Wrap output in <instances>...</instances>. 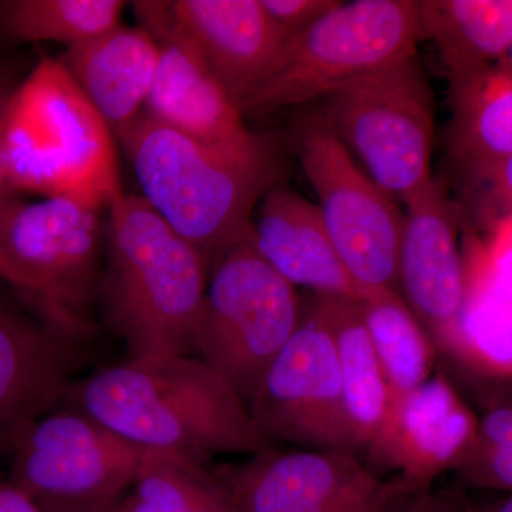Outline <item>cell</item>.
Here are the masks:
<instances>
[{
  "label": "cell",
  "mask_w": 512,
  "mask_h": 512,
  "mask_svg": "<svg viewBox=\"0 0 512 512\" xmlns=\"http://www.w3.org/2000/svg\"><path fill=\"white\" fill-rule=\"evenodd\" d=\"M79 360V346L0 299V457L60 403Z\"/></svg>",
  "instance_id": "cell-16"
},
{
  "label": "cell",
  "mask_w": 512,
  "mask_h": 512,
  "mask_svg": "<svg viewBox=\"0 0 512 512\" xmlns=\"http://www.w3.org/2000/svg\"><path fill=\"white\" fill-rule=\"evenodd\" d=\"M211 471L241 512H409L420 494L345 451L271 447Z\"/></svg>",
  "instance_id": "cell-11"
},
{
  "label": "cell",
  "mask_w": 512,
  "mask_h": 512,
  "mask_svg": "<svg viewBox=\"0 0 512 512\" xmlns=\"http://www.w3.org/2000/svg\"><path fill=\"white\" fill-rule=\"evenodd\" d=\"M495 64H501V66H507L512 67V46L510 47V50H508L507 53L503 57H501L500 60H498Z\"/></svg>",
  "instance_id": "cell-36"
},
{
  "label": "cell",
  "mask_w": 512,
  "mask_h": 512,
  "mask_svg": "<svg viewBox=\"0 0 512 512\" xmlns=\"http://www.w3.org/2000/svg\"><path fill=\"white\" fill-rule=\"evenodd\" d=\"M338 0H261L268 18L291 40L338 6Z\"/></svg>",
  "instance_id": "cell-29"
},
{
  "label": "cell",
  "mask_w": 512,
  "mask_h": 512,
  "mask_svg": "<svg viewBox=\"0 0 512 512\" xmlns=\"http://www.w3.org/2000/svg\"><path fill=\"white\" fill-rule=\"evenodd\" d=\"M420 37L429 39L448 83L493 66L512 46V0H424Z\"/></svg>",
  "instance_id": "cell-21"
},
{
  "label": "cell",
  "mask_w": 512,
  "mask_h": 512,
  "mask_svg": "<svg viewBox=\"0 0 512 512\" xmlns=\"http://www.w3.org/2000/svg\"><path fill=\"white\" fill-rule=\"evenodd\" d=\"M124 5L121 0H0V37L70 49L120 25Z\"/></svg>",
  "instance_id": "cell-25"
},
{
  "label": "cell",
  "mask_w": 512,
  "mask_h": 512,
  "mask_svg": "<svg viewBox=\"0 0 512 512\" xmlns=\"http://www.w3.org/2000/svg\"><path fill=\"white\" fill-rule=\"evenodd\" d=\"M406 207L399 286L437 352L447 353L467 299L466 264L458 247L456 210L436 178Z\"/></svg>",
  "instance_id": "cell-15"
},
{
  "label": "cell",
  "mask_w": 512,
  "mask_h": 512,
  "mask_svg": "<svg viewBox=\"0 0 512 512\" xmlns=\"http://www.w3.org/2000/svg\"><path fill=\"white\" fill-rule=\"evenodd\" d=\"M143 448L69 406L30 424L10 453V476L42 512H90L123 500Z\"/></svg>",
  "instance_id": "cell-9"
},
{
  "label": "cell",
  "mask_w": 512,
  "mask_h": 512,
  "mask_svg": "<svg viewBox=\"0 0 512 512\" xmlns=\"http://www.w3.org/2000/svg\"><path fill=\"white\" fill-rule=\"evenodd\" d=\"M478 416L446 376H431L390 400L362 460L373 473L399 477L417 493L456 471L473 447Z\"/></svg>",
  "instance_id": "cell-14"
},
{
  "label": "cell",
  "mask_w": 512,
  "mask_h": 512,
  "mask_svg": "<svg viewBox=\"0 0 512 512\" xmlns=\"http://www.w3.org/2000/svg\"><path fill=\"white\" fill-rule=\"evenodd\" d=\"M302 312L295 286L262 258L252 237L244 239L211 265L195 356L217 370L249 409Z\"/></svg>",
  "instance_id": "cell-7"
},
{
  "label": "cell",
  "mask_w": 512,
  "mask_h": 512,
  "mask_svg": "<svg viewBox=\"0 0 512 512\" xmlns=\"http://www.w3.org/2000/svg\"><path fill=\"white\" fill-rule=\"evenodd\" d=\"M466 275L468 281L512 301V224L501 229L500 238L491 249L478 254L470 268L466 266Z\"/></svg>",
  "instance_id": "cell-28"
},
{
  "label": "cell",
  "mask_w": 512,
  "mask_h": 512,
  "mask_svg": "<svg viewBox=\"0 0 512 512\" xmlns=\"http://www.w3.org/2000/svg\"><path fill=\"white\" fill-rule=\"evenodd\" d=\"M409 512H480L467 495L456 488L427 490L417 495Z\"/></svg>",
  "instance_id": "cell-32"
},
{
  "label": "cell",
  "mask_w": 512,
  "mask_h": 512,
  "mask_svg": "<svg viewBox=\"0 0 512 512\" xmlns=\"http://www.w3.org/2000/svg\"><path fill=\"white\" fill-rule=\"evenodd\" d=\"M328 128L366 174L404 204L433 181L434 96L416 55L319 103Z\"/></svg>",
  "instance_id": "cell-8"
},
{
  "label": "cell",
  "mask_w": 512,
  "mask_h": 512,
  "mask_svg": "<svg viewBox=\"0 0 512 512\" xmlns=\"http://www.w3.org/2000/svg\"><path fill=\"white\" fill-rule=\"evenodd\" d=\"M59 404L143 450L202 464L218 454L271 448L231 384L197 356L130 359L74 380Z\"/></svg>",
  "instance_id": "cell-2"
},
{
  "label": "cell",
  "mask_w": 512,
  "mask_h": 512,
  "mask_svg": "<svg viewBox=\"0 0 512 512\" xmlns=\"http://www.w3.org/2000/svg\"><path fill=\"white\" fill-rule=\"evenodd\" d=\"M471 175L488 188L491 197L503 205L508 211V217H512V156L487 164Z\"/></svg>",
  "instance_id": "cell-31"
},
{
  "label": "cell",
  "mask_w": 512,
  "mask_h": 512,
  "mask_svg": "<svg viewBox=\"0 0 512 512\" xmlns=\"http://www.w3.org/2000/svg\"><path fill=\"white\" fill-rule=\"evenodd\" d=\"M456 473L468 487L512 494V397L485 406L473 447Z\"/></svg>",
  "instance_id": "cell-27"
},
{
  "label": "cell",
  "mask_w": 512,
  "mask_h": 512,
  "mask_svg": "<svg viewBox=\"0 0 512 512\" xmlns=\"http://www.w3.org/2000/svg\"><path fill=\"white\" fill-rule=\"evenodd\" d=\"M121 501H119V503L109 505V507L100 508V510H94L90 512H123V507H121Z\"/></svg>",
  "instance_id": "cell-37"
},
{
  "label": "cell",
  "mask_w": 512,
  "mask_h": 512,
  "mask_svg": "<svg viewBox=\"0 0 512 512\" xmlns=\"http://www.w3.org/2000/svg\"><path fill=\"white\" fill-rule=\"evenodd\" d=\"M160 45L146 113L164 126L205 141L245 136L241 110L197 53L183 43Z\"/></svg>",
  "instance_id": "cell-19"
},
{
  "label": "cell",
  "mask_w": 512,
  "mask_h": 512,
  "mask_svg": "<svg viewBox=\"0 0 512 512\" xmlns=\"http://www.w3.org/2000/svg\"><path fill=\"white\" fill-rule=\"evenodd\" d=\"M295 153L319 198L326 231L360 296L399 289L404 214L396 198L365 173L348 148L309 117L296 130Z\"/></svg>",
  "instance_id": "cell-10"
},
{
  "label": "cell",
  "mask_w": 512,
  "mask_h": 512,
  "mask_svg": "<svg viewBox=\"0 0 512 512\" xmlns=\"http://www.w3.org/2000/svg\"><path fill=\"white\" fill-rule=\"evenodd\" d=\"M117 138L144 200L200 252L208 268L252 237V212L284 175L271 133L205 141L164 126L144 110Z\"/></svg>",
  "instance_id": "cell-1"
},
{
  "label": "cell",
  "mask_w": 512,
  "mask_h": 512,
  "mask_svg": "<svg viewBox=\"0 0 512 512\" xmlns=\"http://www.w3.org/2000/svg\"><path fill=\"white\" fill-rule=\"evenodd\" d=\"M480 512H512V494H507L503 500L495 501L488 507L480 508Z\"/></svg>",
  "instance_id": "cell-34"
},
{
  "label": "cell",
  "mask_w": 512,
  "mask_h": 512,
  "mask_svg": "<svg viewBox=\"0 0 512 512\" xmlns=\"http://www.w3.org/2000/svg\"><path fill=\"white\" fill-rule=\"evenodd\" d=\"M446 355L484 379L512 383V301L467 281V299Z\"/></svg>",
  "instance_id": "cell-26"
},
{
  "label": "cell",
  "mask_w": 512,
  "mask_h": 512,
  "mask_svg": "<svg viewBox=\"0 0 512 512\" xmlns=\"http://www.w3.org/2000/svg\"><path fill=\"white\" fill-rule=\"evenodd\" d=\"M448 146L468 173L512 156V67L493 64L450 84Z\"/></svg>",
  "instance_id": "cell-22"
},
{
  "label": "cell",
  "mask_w": 512,
  "mask_h": 512,
  "mask_svg": "<svg viewBox=\"0 0 512 512\" xmlns=\"http://www.w3.org/2000/svg\"><path fill=\"white\" fill-rule=\"evenodd\" d=\"M123 512H241L204 464L181 454L144 450Z\"/></svg>",
  "instance_id": "cell-24"
},
{
  "label": "cell",
  "mask_w": 512,
  "mask_h": 512,
  "mask_svg": "<svg viewBox=\"0 0 512 512\" xmlns=\"http://www.w3.org/2000/svg\"><path fill=\"white\" fill-rule=\"evenodd\" d=\"M99 299L107 328L137 357L195 356L210 268L143 197L109 208Z\"/></svg>",
  "instance_id": "cell-3"
},
{
  "label": "cell",
  "mask_w": 512,
  "mask_h": 512,
  "mask_svg": "<svg viewBox=\"0 0 512 512\" xmlns=\"http://www.w3.org/2000/svg\"><path fill=\"white\" fill-rule=\"evenodd\" d=\"M100 211L69 200H15L0 214V261L57 335L79 346L96 332L106 229Z\"/></svg>",
  "instance_id": "cell-6"
},
{
  "label": "cell",
  "mask_w": 512,
  "mask_h": 512,
  "mask_svg": "<svg viewBox=\"0 0 512 512\" xmlns=\"http://www.w3.org/2000/svg\"><path fill=\"white\" fill-rule=\"evenodd\" d=\"M420 6L413 0L339 2L289 40L272 69L239 104L242 116L320 103L416 55Z\"/></svg>",
  "instance_id": "cell-5"
},
{
  "label": "cell",
  "mask_w": 512,
  "mask_h": 512,
  "mask_svg": "<svg viewBox=\"0 0 512 512\" xmlns=\"http://www.w3.org/2000/svg\"><path fill=\"white\" fill-rule=\"evenodd\" d=\"M57 60L117 137L146 110L160 45L140 26L120 23Z\"/></svg>",
  "instance_id": "cell-18"
},
{
  "label": "cell",
  "mask_w": 512,
  "mask_h": 512,
  "mask_svg": "<svg viewBox=\"0 0 512 512\" xmlns=\"http://www.w3.org/2000/svg\"><path fill=\"white\" fill-rule=\"evenodd\" d=\"M249 413L268 441L353 454L335 343L315 299L303 306L298 329L266 372Z\"/></svg>",
  "instance_id": "cell-12"
},
{
  "label": "cell",
  "mask_w": 512,
  "mask_h": 512,
  "mask_svg": "<svg viewBox=\"0 0 512 512\" xmlns=\"http://www.w3.org/2000/svg\"><path fill=\"white\" fill-rule=\"evenodd\" d=\"M256 208L252 242L289 284L309 289L313 295L360 299L318 205L279 184L266 192Z\"/></svg>",
  "instance_id": "cell-17"
},
{
  "label": "cell",
  "mask_w": 512,
  "mask_h": 512,
  "mask_svg": "<svg viewBox=\"0 0 512 512\" xmlns=\"http://www.w3.org/2000/svg\"><path fill=\"white\" fill-rule=\"evenodd\" d=\"M5 163L13 190L103 211L124 194L114 134L57 59L40 60L13 93Z\"/></svg>",
  "instance_id": "cell-4"
},
{
  "label": "cell",
  "mask_w": 512,
  "mask_h": 512,
  "mask_svg": "<svg viewBox=\"0 0 512 512\" xmlns=\"http://www.w3.org/2000/svg\"><path fill=\"white\" fill-rule=\"evenodd\" d=\"M359 305L389 384L390 400L427 382L437 349L399 292L377 289L363 293Z\"/></svg>",
  "instance_id": "cell-23"
},
{
  "label": "cell",
  "mask_w": 512,
  "mask_h": 512,
  "mask_svg": "<svg viewBox=\"0 0 512 512\" xmlns=\"http://www.w3.org/2000/svg\"><path fill=\"white\" fill-rule=\"evenodd\" d=\"M0 281L6 282V284L10 286H15L12 274H10L9 269L6 268L2 261H0Z\"/></svg>",
  "instance_id": "cell-35"
},
{
  "label": "cell",
  "mask_w": 512,
  "mask_h": 512,
  "mask_svg": "<svg viewBox=\"0 0 512 512\" xmlns=\"http://www.w3.org/2000/svg\"><path fill=\"white\" fill-rule=\"evenodd\" d=\"M138 26L201 57L239 109L289 42L261 0H138Z\"/></svg>",
  "instance_id": "cell-13"
},
{
  "label": "cell",
  "mask_w": 512,
  "mask_h": 512,
  "mask_svg": "<svg viewBox=\"0 0 512 512\" xmlns=\"http://www.w3.org/2000/svg\"><path fill=\"white\" fill-rule=\"evenodd\" d=\"M335 343L353 454L362 458L390 404V390L367 333L359 299L313 295Z\"/></svg>",
  "instance_id": "cell-20"
},
{
  "label": "cell",
  "mask_w": 512,
  "mask_h": 512,
  "mask_svg": "<svg viewBox=\"0 0 512 512\" xmlns=\"http://www.w3.org/2000/svg\"><path fill=\"white\" fill-rule=\"evenodd\" d=\"M0 512H42L39 505L12 481L0 480Z\"/></svg>",
  "instance_id": "cell-33"
},
{
  "label": "cell",
  "mask_w": 512,
  "mask_h": 512,
  "mask_svg": "<svg viewBox=\"0 0 512 512\" xmlns=\"http://www.w3.org/2000/svg\"><path fill=\"white\" fill-rule=\"evenodd\" d=\"M18 86L19 83L15 82V76L8 69L0 67V214L10 202L16 200L15 190L9 183L8 171H6L5 137L10 100Z\"/></svg>",
  "instance_id": "cell-30"
}]
</instances>
